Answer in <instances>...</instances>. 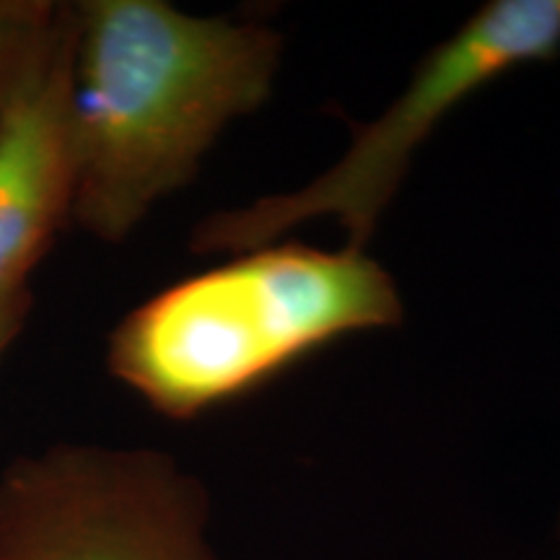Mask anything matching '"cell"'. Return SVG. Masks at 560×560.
<instances>
[{"instance_id":"1","label":"cell","mask_w":560,"mask_h":560,"mask_svg":"<svg viewBox=\"0 0 560 560\" xmlns=\"http://www.w3.org/2000/svg\"><path fill=\"white\" fill-rule=\"evenodd\" d=\"M70 81V219L125 242L195 179L231 122L276 86L283 37L260 21L164 0H79Z\"/></svg>"},{"instance_id":"2","label":"cell","mask_w":560,"mask_h":560,"mask_svg":"<svg viewBox=\"0 0 560 560\" xmlns=\"http://www.w3.org/2000/svg\"><path fill=\"white\" fill-rule=\"evenodd\" d=\"M402 317L395 278L363 247L280 240L145 299L112 332L107 366L149 408L187 420Z\"/></svg>"},{"instance_id":"3","label":"cell","mask_w":560,"mask_h":560,"mask_svg":"<svg viewBox=\"0 0 560 560\" xmlns=\"http://www.w3.org/2000/svg\"><path fill=\"white\" fill-rule=\"evenodd\" d=\"M558 55L560 0H490L423 55L395 102L355 128L330 170L291 192L208 215L192 231V249L236 255L289 240L312 221H335L346 244L366 249L431 132L475 91Z\"/></svg>"},{"instance_id":"4","label":"cell","mask_w":560,"mask_h":560,"mask_svg":"<svg viewBox=\"0 0 560 560\" xmlns=\"http://www.w3.org/2000/svg\"><path fill=\"white\" fill-rule=\"evenodd\" d=\"M202 482L145 446L55 444L0 472V560H219Z\"/></svg>"},{"instance_id":"5","label":"cell","mask_w":560,"mask_h":560,"mask_svg":"<svg viewBox=\"0 0 560 560\" xmlns=\"http://www.w3.org/2000/svg\"><path fill=\"white\" fill-rule=\"evenodd\" d=\"M75 5L55 3L0 109V306L24 296L73 202L70 81Z\"/></svg>"},{"instance_id":"6","label":"cell","mask_w":560,"mask_h":560,"mask_svg":"<svg viewBox=\"0 0 560 560\" xmlns=\"http://www.w3.org/2000/svg\"><path fill=\"white\" fill-rule=\"evenodd\" d=\"M58 0H0V109Z\"/></svg>"},{"instance_id":"7","label":"cell","mask_w":560,"mask_h":560,"mask_svg":"<svg viewBox=\"0 0 560 560\" xmlns=\"http://www.w3.org/2000/svg\"><path fill=\"white\" fill-rule=\"evenodd\" d=\"M30 291L24 296L9 301V304L0 306V353L11 346V340L16 338L21 327H24L26 312H30Z\"/></svg>"}]
</instances>
